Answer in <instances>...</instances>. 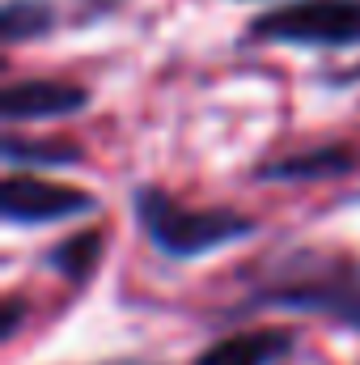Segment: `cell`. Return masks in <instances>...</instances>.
I'll return each mask as SVG.
<instances>
[{"label": "cell", "mask_w": 360, "mask_h": 365, "mask_svg": "<svg viewBox=\"0 0 360 365\" xmlns=\"http://www.w3.org/2000/svg\"><path fill=\"white\" fill-rule=\"evenodd\" d=\"M250 310H292L318 314L344 331L360 336V264L335 251H292L275 259L268 272L250 284L238 306Z\"/></svg>", "instance_id": "1"}, {"label": "cell", "mask_w": 360, "mask_h": 365, "mask_svg": "<svg viewBox=\"0 0 360 365\" xmlns=\"http://www.w3.org/2000/svg\"><path fill=\"white\" fill-rule=\"evenodd\" d=\"M132 212L144 230V238L166 255V259H203L221 247L246 242L259 234V221L238 212V208H191L179 195L140 182L132 191Z\"/></svg>", "instance_id": "2"}, {"label": "cell", "mask_w": 360, "mask_h": 365, "mask_svg": "<svg viewBox=\"0 0 360 365\" xmlns=\"http://www.w3.org/2000/svg\"><path fill=\"white\" fill-rule=\"evenodd\" d=\"M250 38L288 47H356L360 0H292L250 21Z\"/></svg>", "instance_id": "3"}, {"label": "cell", "mask_w": 360, "mask_h": 365, "mask_svg": "<svg viewBox=\"0 0 360 365\" xmlns=\"http://www.w3.org/2000/svg\"><path fill=\"white\" fill-rule=\"evenodd\" d=\"M93 208H97V200L90 191L68 187V182H51L38 170L34 175L9 170L0 182V217L9 225H55L68 217H85Z\"/></svg>", "instance_id": "4"}, {"label": "cell", "mask_w": 360, "mask_h": 365, "mask_svg": "<svg viewBox=\"0 0 360 365\" xmlns=\"http://www.w3.org/2000/svg\"><path fill=\"white\" fill-rule=\"evenodd\" d=\"M93 102V93L77 81L55 77H21L9 81L0 93V115L9 123H47V119H73Z\"/></svg>", "instance_id": "5"}, {"label": "cell", "mask_w": 360, "mask_h": 365, "mask_svg": "<svg viewBox=\"0 0 360 365\" xmlns=\"http://www.w3.org/2000/svg\"><path fill=\"white\" fill-rule=\"evenodd\" d=\"M360 170V149L356 145H318V149H297L288 158H271L255 166L259 182H327V179H348Z\"/></svg>", "instance_id": "6"}, {"label": "cell", "mask_w": 360, "mask_h": 365, "mask_svg": "<svg viewBox=\"0 0 360 365\" xmlns=\"http://www.w3.org/2000/svg\"><path fill=\"white\" fill-rule=\"evenodd\" d=\"M297 349L292 327H250L208 344L191 365H280Z\"/></svg>", "instance_id": "7"}, {"label": "cell", "mask_w": 360, "mask_h": 365, "mask_svg": "<svg viewBox=\"0 0 360 365\" xmlns=\"http://www.w3.org/2000/svg\"><path fill=\"white\" fill-rule=\"evenodd\" d=\"M55 26H60L55 0H4L0 4V38H4V47L47 38Z\"/></svg>", "instance_id": "8"}, {"label": "cell", "mask_w": 360, "mask_h": 365, "mask_svg": "<svg viewBox=\"0 0 360 365\" xmlns=\"http://www.w3.org/2000/svg\"><path fill=\"white\" fill-rule=\"evenodd\" d=\"M97 264H102V230H81V234L55 242L43 255V268L64 276L68 284H90L93 272H97Z\"/></svg>", "instance_id": "9"}, {"label": "cell", "mask_w": 360, "mask_h": 365, "mask_svg": "<svg viewBox=\"0 0 360 365\" xmlns=\"http://www.w3.org/2000/svg\"><path fill=\"white\" fill-rule=\"evenodd\" d=\"M0 153H4V166L17 170V166H30V170H43V166H81V149L77 145H55V140H21L17 132H9L0 140Z\"/></svg>", "instance_id": "10"}, {"label": "cell", "mask_w": 360, "mask_h": 365, "mask_svg": "<svg viewBox=\"0 0 360 365\" xmlns=\"http://www.w3.org/2000/svg\"><path fill=\"white\" fill-rule=\"evenodd\" d=\"M127 0H77V13H81V21H97V17H110V13H119Z\"/></svg>", "instance_id": "11"}, {"label": "cell", "mask_w": 360, "mask_h": 365, "mask_svg": "<svg viewBox=\"0 0 360 365\" xmlns=\"http://www.w3.org/2000/svg\"><path fill=\"white\" fill-rule=\"evenodd\" d=\"M21 319H26V302H21V297H9V302H4V327H0V340H13L17 327H21Z\"/></svg>", "instance_id": "12"}, {"label": "cell", "mask_w": 360, "mask_h": 365, "mask_svg": "<svg viewBox=\"0 0 360 365\" xmlns=\"http://www.w3.org/2000/svg\"><path fill=\"white\" fill-rule=\"evenodd\" d=\"M102 365H157V361H144V357H119V361H102Z\"/></svg>", "instance_id": "13"}]
</instances>
